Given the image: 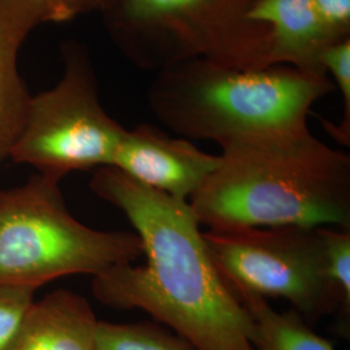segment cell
Masks as SVG:
<instances>
[{
  "label": "cell",
  "instance_id": "e0dca14e",
  "mask_svg": "<svg viewBox=\"0 0 350 350\" xmlns=\"http://www.w3.org/2000/svg\"><path fill=\"white\" fill-rule=\"evenodd\" d=\"M335 40L350 37V0H314Z\"/></svg>",
  "mask_w": 350,
  "mask_h": 350
},
{
  "label": "cell",
  "instance_id": "ac0fdd59",
  "mask_svg": "<svg viewBox=\"0 0 350 350\" xmlns=\"http://www.w3.org/2000/svg\"><path fill=\"white\" fill-rule=\"evenodd\" d=\"M50 12L68 16L90 12L107 5L111 0H39Z\"/></svg>",
  "mask_w": 350,
  "mask_h": 350
},
{
  "label": "cell",
  "instance_id": "8fae6325",
  "mask_svg": "<svg viewBox=\"0 0 350 350\" xmlns=\"http://www.w3.org/2000/svg\"><path fill=\"white\" fill-rule=\"evenodd\" d=\"M98 322L85 297L59 289L31 304L7 350H95Z\"/></svg>",
  "mask_w": 350,
  "mask_h": 350
},
{
  "label": "cell",
  "instance_id": "7c38bea8",
  "mask_svg": "<svg viewBox=\"0 0 350 350\" xmlns=\"http://www.w3.org/2000/svg\"><path fill=\"white\" fill-rule=\"evenodd\" d=\"M238 300L252 318V350H336L297 312H276L266 299L252 295H241Z\"/></svg>",
  "mask_w": 350,
  "mask_h": 350
},
{
  "label": "cell",
  "instance_id": "ba28073f",
  "mask_svg": "<svg viewBox=\"0 0 350 350\" xmlns=\"http://www.w3.org/2000/svg\"><path fill=\"white\" fill-rule=\"evenodd\" d=\"M218 161V154L200 150L192 140L140 124L126 129L111 166L143 186L189 201Z\"/></svg>",
  "mask_w": 350,
  "mask_h": 350
},
{
  "label": "cell",
  "instance_id": "5b68a950",
  "mask_svg": "<svg viewBox=\"0 0 350 350\" xmlns=\"http://www.w3.org/2000/svg\"><path fill=\"white\" fill-rule=\"evenodd\" d=\"M257 0H113L101 14L113 43L140 69L192 59L240 69L267 68V29Z\"/></svg>",
  "mask_w": 350,
  "mask_h": 350
},
{
  "label": "cell",
  "instance_id": "9a60e30c",
  "mask_svg": "<svg viewBox=\"0 0 350 350\" xmlns=\"http://www.w3.org/2000/svg\"><path fill=\"white\" fill-rule=\"evenodd\" d=\"M321 66L341 94L342 118L338 125L322 121L328 134L344 147L350 146V37L329 44L321 56Z\"/></svg>",
  "mask_w": 350,
  "mask_h": 350
},
{
  "label": "cell",
  "instance_id": "6da1fadb",
  "mask_svg": "<svg viewBox=\"0 0 350 350\" xmlns=\"http://www.w3.org/2000/svg\"><path fill=\"white\" fill-rule=\"evenodd\" d=\"M90 188L125 214L146 256V265H116L94 276L95 299L143 310L198 350H252V318L219 275L189 202L113 166L96 169Z\"/></svg>",
  "mask_w": 350,
  "mask_h": 350
},
{
  "label": "cell",
  "instance_id": "30bf717a",
  "mask_svg": "<svg viewBox=\"0 0 350 350\" xmlns=\"http://www.w3.org/2000/svg\"><path fill=\"white\" fill-rule=\"evenodd\" d=\"M44 23L47 14L39 0H0V163L10 157L31 96L18 55L29 34Z\"/></svg>",
  "mask_w": 350,
  "mask_h": 350
},
{
  "label": "cell",
  "instance_id": "4fadbf2b",
  "mask_svg": "<svg viewBox=\"0 0 350 350\" xmlns=\"http://www.w3.org/2000/svg\"><path fill=\"white\" fill-rule=\"evenodd\" d=\"M95 350H198L156 321L111 323L99 321Z\"/></svg>",
  "mask_w": 350,
  "mask_h": 350
},
{
  "label": "cell",
  "instance_id": "9c48e42d",
  "mask_svg": "<svg viewBox=\"0 0 350 350\" xmlns=\"http://www.w3.org/2000/svg\"><path fill=\"white\" fill-rule=\"evenodd\" d=\"M252 17L267 29V66L325 73L321 56L332 37L314 0H257Z\"/></svg>",
  "mask_w": 350,
  "mask_h": 350
},
{
  "label": "cell",
  "instance_id": "2e32d148",
  "mask_svg": "<svg viewBox=\"0 0 350 350\" xmlns=\"http://www.w3.org/2000/svg\"><path fill=\"white\" fill-rule=\"evenodd\" d=\"M34 289L0 286V350H7L34 302Z\"/></svg>",
  "mask_w": 350,
  "mask_h": 350
},
{
  "label": "cell",
  "instance_id": "5bb4252c",
  "mask_svg": "<svg viewBox=\"0 0 350 350\" xmlns=\"http://www.w3.org/2000/svg\"><path fill=\"white\" fill-rule=\"evenodd\" d=\"M327 271L338 299V329L349 338L350 327V230L323 227Z\"/></svg>",
  "mask_w": 350,
  "mask_h": 350
},
{
  "label": "cell",
  "instance_id": "7a4b0ae2",
  "mask_svg": "<svg viewBox=\"0 0 350 350\" xmlns=\"http://www.w3.org/2000/svg\"><path fill=\"white\" fill-rule=\"evenodd\" d=\"M221 150L215 170L188 201L201 226L350 230V156L309 127Z\"/></svg>",
  "mask_w": 350,
  "mask_h": 350
},
{
  "label": "cell",
  "instance_id": "8992f818",
  "mask_svg": "<svg viewBox=\"0 0 350 350\" xmlns=\"http://www.w3.org/2000/svg\"><path fill=\"white\" fill-rule=\"evenodd\" d=\"M59 82L30 96L24 122L10 152L14 163L62 180L65 175L112 165L125 127L101 105L96 73L86 47L63 46Z\"/></svg>",
  "mask_w": 350,
  "mask_h": 350
},
{
  "label": "cell",
  "instance_id": "277c9868",
  "mask_svg": "<svg viewBox=\"0 0 350 350\" xmlns=\"http://www.w3.org/2000/svg\"><path fill=\"white\" fill-rule=\"evenodd\" d=\"M59 183L37 173L20 187L0 189V286L36 291L62 276L98 275L143 256L135 232L77 221Z\"/></svg>",
  "mask_w": 350,
  "mask_h": 350
},
{
  "label": "cell",
  "instance_id": "52a82bcc",
  "mask_svg": "<svg viewBox=\"0 0 350 350\" xmlns=\"http://www.w3.org/2000/svg\"><path fill=\"white\" fill-rule=\"evenodd\" d=\"M213 262L238 299H284L308 325L338 313L327 271L323 227H241L204 231Z\"/></svg>",
  "mask_w": 350,
  "mask_h": 350
},
{
  "label": "cell",
  "instance_id": "3957f363",
  "mask_svg": "<svg viewBox=\"0 0 350 350\" xmlns=\"http://www.w3.org/2000/svg\"><path fill=\"white\" fill-rule=\"evenodd\" d=\"M334 88L325 73L287 65L240 69L192 59L156 72L147 101L178 137L222 147L306 129L312 107Z\"/></svg>",
  "mask_w": 350,
  "mask_h": 350
}]
</instances>
